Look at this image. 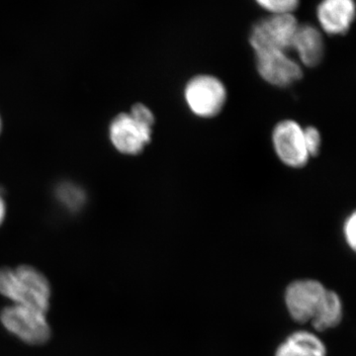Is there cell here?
Returning <instances> with one entry per match:
<instances>
[{
	"mask_svg": "<svg viewBox=\"0 0 356 356\" xmlns=\"http://www.w3.org/2000/svg\"><path fill=\"white\" fill-rule=\"evenodd\" d=\"M343 318V304L336 292L327 290L315 317L311 321L314 329L325 332L339 325Z\"/></svg>",
	"mask_w": 356,
	"mask_h": 356,
	"instance_id": "11",
	"label": "cell"
},
{
	"mask_svg": "<svg viewBox=\"0 0 356 356\" xmlns=\"http://www.w3.org/2000/svg\"><path fill=\"white\" fill-rule=\"evenodd\" d=\"M304 137H305L307 151L310 158L317 156L322 146V136L320 131L314 126H307L304 128Z\"/></svg>",
	"mask_w": 356,
	"mask_h": 356,
	"instance_id": "15",
	"label": "cell"
},
{
	"mask_svg": "<svg viewBox=\"0 0 356 356\" xmlns=\"http://www.w3.org/2000/svg\"><path fill=\"white\" fill-rule=\"evenodd\" d=\"M108 137L119 154L135 156L151 144L153 128L137 120L130 112H121L110 122Z\"/></svg>",
	"mask_w": 356,
	"mask_h": 356,
	"instance_id": "5",
	"label": "cell"
},
{
	"mask_svg": "<svg viewBox=\"0 0 356 356\" xmlns=\"http://www.w3.org/2000/svg\"><path fill=\"white\" fill-rule=\"evenodd\" d=\"M58 198L70 210H76L83 205L86 194L76 185L63 184L58 188Z\"/></svg>",
	"mask_w": 356,
	"mask_h": 356,
	"instance_id": "14",
	"label": "cell"
},
{
	"mask_svg": "<svg viewBox=\"0 0 356 356\" xmlns=\"http://www.w3.org/2000/svg\"><path fill=\"white\" fill-rule=\"evenodd\" d=\"M0 294L13 304L31 307L44 313L50 307V283L33 266L0 268Z\"/></svg>",
	"mask_w": 356,
	"mask_h": 356,
	"instance_id": "1",
	"label": "cell"
},
{
	"mask_svg": "<svg viewBox=\"0 0 356 356\" xmlns=\"http://www.w3.org/2000/svg\"><path fill=\"white\" fill-rule=\"evenodd\" d=\"M316 19L323 34L343 36L356 19L355 0H321L316 8Z\"/></svg>",
	"mask_w": 356,
	"mask_h": 356,
	"instance_id": "9",
	"label": "cell"
},
{
	"mask_svg": "<svg viewBox=\"0 0 356 356\" xmlns=\"http://www.w3.org/2000/svg\"><path fill=\"white\" fill-rule=\"evenodd\" d=\"M7 214V205L6 199L2 196L1 192H0V226L3 224L4 220H6Z\"/></svg>",
	"mask_w": 356,
	"mask_h": 356,
	"instance_id": "19",
	"label": "cell"
},
{
	"mask_svg": "<svg viewBox=\"0 0 356 356\" xmlns=\"http://www.w3.org/2000/svg\"><path fill=\"white\" fill-rule=\"evenodd\" d=\"M271 142L276 156L288 168H302L310 161L304 128L297 121L285 119L278 122L271 134Z\"/></svg>",
	"mask_w": 356,
	"mask_h": 356,
	"instance_id": "7",
	"label": "cell"
},
{
	"mask_svg": "<svg viewBox=\"0 0 356 356\" xmlns=\"http://www.w3.org/2000/svg\"><path fill=\"white\" fill-rule=\"evenodd\" d=\"M267 15L295 14L298 10L301 0H254Z\"/></svg>",
	"mask_w": 356,
	"mask_h": 356,
	"instance_id": "13",
	"label": "cell"
},
{
	"mask_svg": "<svg viewBox=\"0 0 356 356\" xmlns=\"http://www.w3.org/2000/svg\"><path fill=\"white\" fill-rule=\"evenodd\" d=\"M44 312L31 307L7 306L0 313V322L6 331L23 343L39 346L50 339L51 327Z\"/></svg>",
	"mask_w": 356,
	"mask_h": 356,
	"instance_id": "4",
	"label": "cell"
},
{
	"mask_svg": "<svg viewBox=\"0 0 356 356\" xmlns=\"http://www.w3.org/2000/svg\"><path fill=\"white\" fill-rule=\"evenodd\" d=\"M1 131H2V119H1V116H0V134H1Z\"/></svg>",
	"mask_w": 356,
	"mask_h": 356,
	"instance_id": "20",
	"label": "cell"
},
{
	"mask_svg": "<svg viewBox=\"0 0 356 356\" xmlns=\"http://www.w3.org/2000/svg\"><path fill=\"white\" fill-rule=\"evenodd\" d=\"M290 51L303 67H316L323 62L325 54V35L311 23H299Z\"/></svg>",
	"mask_w": 356,
	"mask_h": 356,
	"instance_id": "10",
	"label": "cell"
},
{
	"mask_svg": "<svg viewBox=\"0 0 356 356\" xmlns=\"http://www.w3.org/2000/svg\"><path fill=\"white\" fill-rule=\"evenodd\" d=\"M286 341L300 356H327L324 343L312 332H293L287 337Z\"/></svg>",
	"mask_w": 356,
	"mask_h": 356,
	"instance_id": "12",
	"label": "cell"
},
{
	"mask_svg": "<svg viewBox=\"0 0 356 356\" xmlns=\"http://www.w3.org/2000/svg\"><path fill=\"white\" fill-rule=\"evenodd\" d=\"M295 14L266 15L254 23L248 34V44L254 53L266 51H290L299 26Z\"/></svg>",
	"mask_w": 356,
	"mask_h": 356,
	"instance_id": "3",
	"label": "cell"
},
{
	"mask_svg": "<svg viewBox=\"0 0 356 356\" xmlns=\"http://www.w3.org/2000/svg\"><path fill=\"white\" fill-rule=\"evenodd\" d=\"M275 356H300L298 353L295 351L294 348L287 343L286 341L284 343L280 344L276 350Z\"/></svg>",
	"mask_w": 356,
	"mask_h": 356,
	"instance_id": "18",
	"label": "cell"
},
{
	"mask_svg": "<svg viewBox=\"0 0 356 356\" xmlns=\"http://www.w3.org/2000/svg\"><path fill=\"white\" fill-rule=\"evenodd\" d=\"M130 114L135 117L137 120L142 122L145 125L149 127L154 128V122H156V117L149 107L145 105L144 103H135L130 109Z\"/></svg>",
	"mask_w": 356,
	"mask_h": 356,
	"instance_id": "16",
	"label": "cell"
},
{
	"mask_svg": "<svg viewBox=\"0 0 356 356\" xmlns=\"http://www.w3.org/2000/svg\"><path fill=\"white\" fill-rule=\"evenodd\" d=\"M227 97L226 86L213 74H201L191 77L184 89L185 104L198 118H214L221 113Z\"/></svg>",
	"mask_w": 356,
	"mask_h": 356,
	"instance_id": "2",
	"label": "cell"
},
{
	"mask_svg": "<svg viewBox=\"0 0 356 356\" xmlns=\"http://www.w3.org/2000/svg\"><path fill=\"white\" fill-rule=\"evenodd\" d=\"M327 291L322 283L314 280H296L289 284L285 304L293 320L300 324L311 322Z\"/></svg>",
	"mask_w": 356,
	"mask_h": 356,
	"instance_id": "8",
	"label": "cell"
},
{
	"mask_svg": "<svg viewBox=\"0 0 356 356\" xmlns=\"http://www.w3.org/2000/svg\"><path fill=\"white\" fill-rule=\"evenodd\" d=\"M257 74L274 88H286L303 77V67L287 51L254 53Z\"/></svg>",
	"mask_w": 356,
	"mask_h": 356,
	"instance_id": "6",
	"label": "cell"
},
{
	"mask_svg": "<svg viewBox=\"0 0 356 356\" xmlns=\"http://www.w3.org/2000/svg\"><path fill=\"white\" fill-rule=\"evenodd\" d=\"M343 236L346 242L351 250H355L356 245V215L355 212L351 213L346 218L343 225Z\"/></svg>",
	"mask_w": 356,
	"mask_h": 356,
	"instance_id": "17",
	"label": "cell"
}]
</instances>
